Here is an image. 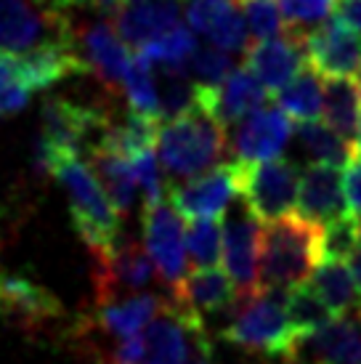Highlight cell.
Segmentation results:
<instances>
[{"label": "cell", "mask_w": 361, "mask_h": 364, "mask_svg": "<svg viewBox=\"0 0 361 364\" xmlns=\"http://www.w3.org/2000/svg\"><path fill=\"white\" fill-rule=\"evenodd\" d=\"M261 290H290L311 279L321 263V226L301 213L281 215L263 226Z\"/></svg>", "instance_id": "1"}, {"label": "cell", "mask_w": 361, "mask_h": 364, "mask_svg": "<svg viewBox=\"0 0 361 364\" xmlns=\"http://www.w3.org/2000/svg\"><path fill=\"white\" fill-rule=\"evenodd\" d=\"M221 338L247 351L292 359L301 348V338L287 314V290L263 287L242 298L229 311Z\"/></svg>", "instance_id": "2"}, {"label": "cell", "mask_w": 361, "mask_h": 364, "mask_svg": "<svg viewBox=\"0 0 361 364\" xmlns=\"http://www.w3.org/2000/svg\"><path fill=\"white\" fill-rule=\"evenodd\" d=\"M53 176L67 192L72 223L80 240L93 253H101L120 240V213L112 205L107 189L101 186L93 165L82 162L77 154H61Z\"/></svg>", "instance_id": "3"}, {"label": "cell", "mask_w": 361, "mask_h": 364, "mask_svg": "<svg viewBox=\"0 0 361 364\" xmlns=\"http://www.w3.org/2000/svg\"><path fill=\"white\" fill-rule=\"evenodd\" d=\"M226 131L210 112H191L168 120L157 131V157L173 178H197L221 165L226 154Z\"/></svg>", "instance_id": "4"}, {"label": "cell", "mask_w": 361, "mask_h": 364, "mask_svg": "<svg viewBox=\"0 0 361 364\" xmlns=\"http://www.w3.org/2000/svg\"><path fill=\"white\" fill-rule=\"evenodd\" d=\"M146 359L144 364H194L210 354V341L205 322L165 301L162 311L144 330Z\"/></svg>", "instance_id": "5"}, {"label": "cell", "mask_w": 361, "mask_h": 364, "mask_svg": "<svg viewBox=\"0 0 361 364\" xmlns=\"http://www.w3.org/2000/svg\"><path fill=\"white\" fill-rule=\"evenodd\" d=\"M93 255V290L101 306L141 295V290H146L154 282V261L149 250L133 237L117 240L112 247Z\"/></svg>", "instance_id": "6"}, {"label": "cell", "mask_w": 361, "mask_h": 364, "mask_svg": "<svg viewBox=\"0 0 361 364\" xmlns=\"http://www.w3.org/2000/svg\"><path fill=\"white\" fill-rule=\"evenodd\" d=\"M301 171L290 160L242 162V203L261 223L290 215L298 208Z\"/></svg>", "instance_id": "7"}, {"label": "cell", "mask_w": 361, "mask_h": 364, "mask_svg": "<svg viewBox=\"0 0 361 364\" xmlns=\"http://www.w3.org/2000/svg\"><path fill=\"white\" fill-rule=\"evenodd\" d=\"M45 43H72L70 21L61 11L35 9L27 0H0V48L27 53Z\"/></svg>", "instance_id": "8"}, {"label": "cell", "mask_w": 361, "mask_h": 364, "mask_svg": "<svg viewBox=\"0 0 361 364\" xmlns=\"http://www.w3.org/2000/svg\"><path fill=\"white\" fill-rule=\"evenodd\" d=\"M144 245L149 250L162 284L176 293L186 279V226L176 205L144 208Z\"/></svg>", "instance_id": "9"}, {"label": "cell", "mask_w": 361, "mask_h": 364, "mask_svg": "<svg viewBox=\"0 0 361 364\" xmlns=\"http://www.w3.org/2000/svg\"><path fill=\"white\" fill-rule=\"evenodd\" d=\"M237 197H242V162H221L173 186V205L183 218H218Z\"/></svg>", "instance_id": "10"}, {"label": "cell", "mask_w": 361, "mask_h": 364, "mask_svg": "<svg viewBox=\"0 0 361 364\" xmlns=\"http://www.w3.org/2000/svg\"><path fill=\"white\" fill-rule=\"evenodd\" d=\"M261 221L242 203L223 221V263L234 279L242 298L261 290V269H258V245L263 242Z\"/></svg>", "instance_id": "11"}, {"label": "cell", "mask_w": 361, "mask_h": 364, "mask_svg": "<svg viewBox=\"0 0 361 364\" xmlns=\"http://www.w3.org/2000/svg\"><path fill=\"white\" fill-rule=\"evenodd\" d=\"M303 48L308 67L321 77H356L361 70V35L340 19L324 21L313 30L303 32Z\"/></svg>", "instance_id": "12"}, {"label": "cell", "mask_w": 361, "mask_h": 364, "mask_svg": "<svg viewBox=\"0 0 361 364\" xmlns=\"http://www.w3.org/2000/svg\"><path fill=\"white\" fill-rule=\"evenodd\" d=\"M107 125V114L96 107H82L67 99H50L43 107V139L61 154H77L93 136L99 144Z\"/></svg>", "instance_id": "13"}, {"label": "cell", "mask_w": 361, "mask_h": 364, "mask_svg": "<svg viewBox=\"0 0 361 364\" xmlns=\"http://www.w3.org/2000/svg\"><path fill=\"white\" fill-rule=\"evenodd\" d=\"M266 99H269V88L247 67L234 70L221 85H202L200 82L202 112H210L223 125H239L252 112L266 107Z\"/></svg>", "instance_id": "14"}, {"label": "cell", "mask_w": 361, "mask_h": 364, "mask_svg": "<svg viewBox=\"0 0 361 364\" xmlns=\"http://www.w3.org/2000/svg\"><path fill=\"white\" fill-rule=\"evenodd\" d=\"M292 136L290 114L279 104L261 107L250 117L237 125L234 133V152L239 162H266L284 154Z\"/></svg>", "instance_id": "15"}, {"label": "cell", "mask_w": 361, "mask_h": 364, "mask_svg": "<svg viewBox=\"0 0 361 364\" xmlns=\"http://www.w3.org/2000/svg\"><path fill=\"white\" fill-rule=\"evenodd\" d=\"M244 64L269 91H281L308 64L303 48V32H284L279 38L255 41L244 51Z\"/></svg>", "instance_id": "16"}, {"label": "cell", "mask_w": 361, "mask_h": 364, "mask_svg": "<svg viewBox=\"0 0 361 364\" xmlns=\"http://www.w3.org/2000/svg\"><path fill=\"white\" fill-rule=\"evenodd\" d=\"M112 19H99L88 24L80 35V56L88 72H93L109 91L125 88V77L131 70V53L125 51Z\"/></svg>", "instance_id": "17"}, {"label": "cell", "mask_w": 361, "mask_h": 364, "mask_svg": "<svg viewBox=\"0 0 361 364\" xmlns=\"http://www.w3.org/2000/svg\"><path fill=\"white\" fill-rule=\"evenodd\" d=\"M168 298L178 309L205 322L208 316H218V314L234 309L237 284L229 277V272L210 266V269H197V272L186 274V279L178 284V290Z\"/></svg>", "instance_id": "18"}, {"label": "cell", "mask_w": 361, "mask_h": 364, "mask_svg": "<svg viewBox=\"0 0 361 364\" xmlns=\"http://www.w3.org/2000/svg\"><path fill=\"white\" fill-rule=\"evenodd\" d=\"M114 30L133 48H144L157 38L180 27L178 0H133L114 14Z\"/></svg>", "instance_id": "19"}, {"label": "cell", "mask_w": 361, "mask_h": 364, "mask_svg": "<svg viewBox=\"0 0 361 364\" xmlns=\"http://www.w3.org/2000/svg\"><path fill=\"white\" fill-rule=\"evenodd\" d=\"M14 67L30 91L53 88L72 75L88 72L80 51H75V43H45L27 53H14Z\"/></svg>", "instance_id": "20"}, {"label": "cell", "mask_w": 361, "mask_h": 364, "mask_svg": "<svg viewBox=\"0 0 361 364\" xmlns=\"http://www.w3.org/2000/svg\"><path fill=\"white\" fill-rule=\"evenodd\" d=\"M298 213L313 223H330L348 213L340 168L313 162L301 173Z\"/></svg>", "instance_id": "21"}, {"label": "cell", "mask_w": 361, "mask_h": 364, "mask_svg": "<svg viewBox=\"0 0 361 364\" xmlns=\"http://www.w3.org/2000/svg\"><path fill=\"white\" fill-rule=\"evenodd\" d=\"M186 21L197 35L208 38L223 51H247V21L234 3H200L191 0L186 6Z\"/></svg>", "instance_id": "22"}, {"label": "cell", "mask_w": 361, "mask_h": 364, "mask_svg": "<svg viewBox=\"0 0 361 364\" xmlns=\"http://www.w3.org/2000/svg\"><path fill=\"white\" fill-rule=\"evenodd\" d=\"M0 309L14 314L24 324L56 322L61 316V304L41 282L21 274H9L0 269Z\"/></svg>", "instance_id": "23"}, {"label": "cell", "mask_w": 361, "mask_h": 364, "mask_svg": "<svg viewBox=\"0 0 361 364\" xmlns=\"http://www.w3.org/2000/svg\"><path fill=\"white\" fill-rule=\"evenodd\" d=\"M303 343H308L313 364H361V311L332 319Z\"/></svg>", "instance_id": "24"}, {"label": "cell", "mask_w": 361, "mask_h": 364, "mask_svg": "<svg viewBox=\"0 0 361 364\" xmlns=\"http://www.w3.org/2000/svg\"><path fill=\"white\" fill-rule=\"evenodd\" d=\"M165 301L157 295H133L125 301L104 304L96 314V324L104 335H109L114 341L131 338V335L144 333L149 322L162 311Z\"/></svg>", "instance_id": "25"}, {"label": "cell", "mask_w": 361, "mask_h": 364, "mask_svg": "<svg viewBox=\"0 0 361 364\" xmlns=\"http://www.w3.org/2000/svg\"><path fill=\"white\" fill-rule=\"evenodd\" d=\"M313 290L324 298V304L330 306L335 316H345V314L361 311V287L353 277L351 266L345 261H324L313 269L311 274Z\"/></svg>", "instance_id": "26"}, {"label": "cell", "mask_w": 361, "mask_h": 364, "mask_svg": "<svg viewBox=\"0 0 361 364\" xmlns=\"http://www.w3.org/2000/svg\"><path fill=\"white\" fill-rule=\"evenodd\" d=\"M90 165H93L101 186L107 189V194H109L112 205L117 208V213L128 215L133 210V205H136V189H139L131 160L117 152H109V149L93 146L90 149Z\"/></svg>", "instance_id": "27"}, {"label": "cell", "mask_w": 361, "mask_h": 364, "mask_svg": "<svg viewBox=\"0 0 361 364\" xmlns=\"http://www.w3.org/2000/svg\"><path fill=\"white\" fill-rule=\"evenodd\" d=\"M324 117L343 139L353 144L361 125V91L351 77H332L324 85Z\"/></svg>", "instance_id": "28"}, {"label": "cell", "mask_w": 361, "mask_h": 364, "mask_svg": "<svg viewBox=\"0 0 361 364\" xmlns=\"http://www.w3.org/2000/svg\"><path fill=\"white\" fill-rule=\"evenodd\" d=\"M276 104L298 122L319 120L324 114V82L313 67H303L281 91H276Z\"/></svg>", "instance_id": "29"}, {"label": "cell", "mask_w": 361, "mask_h": 364, "mask_svg": "<svg viewBox=\"0 0 361 364\" xmlns=\"http://www.w3.org/2000/svg\"><path fill=\"white\" fill-rule=\"evenodd\" d=\"M154 144H157V120L131 112L122 122H109L96 146L117 152L131 160L136 154L151 149Z\"/></svg>", "instance_id": "30"}, {"label": "cell", "mask_w": 361, "mask_h": 364, "mask_svg": "<svg viewBox=\"0 0 361 364\" xmlns=\"http://www.w3.org/2000/svg\"><path fill=\"white\" fill-rule=\"evenodd\" d=\"M298 141H301L303 152L308 154L313 162H324V165H335L343 168L353 160V144L343 139L340 133L332 125L319 120H303L298 122Z\"/></svg>", "instance_id": "31"}, {"label": "cell", "mask_w": 361, "mask_h": 364, "mask_svg": "<svg viewBox=\"0 0 361 364\" xmlns=\"http://www.w3.org/2000/svg\"><path fill=\"white\" fill-rule=\"evenodd\" d=\"M287 314H290V322L301 338V343L335 319L332 309L313 290V284H295L287 290Z\"/></svg>", "instance_id": "32"}, {"label": "cell", "mask_w": 361, "mask_h": 364, "mask_svg": "<svg viewBox=\"0 0 361 364\" xmlns=\"http://www.w3.org/2000/svg\"><path fill=\"white\" fill-rule=\"evenodd\" d=\"M197 32L191 27H176L173 32L157 38L154 43L144 46L136 51L139 59H144L146 64H151L154 70H186L189 59L197 51Z\"/></svg>", "instance_id": "33"}, {"label": "cell", "mask_w": 361, "mask_h": 364, "mask_svg": "<svg viewBox=\"0 0 361 364\" xmlns=\"http://www.w3.org/2000/svg\"><path fill=\"white\" fill-rule=\"evenodd\" d=\"M125 99H128V107L136 114H144V117H151V120H162L160 114V91H157V72L151 64H146L144 59H133L131 70H128V77H125Z\"/></svg>", "instance_id": "34"}, {"label": "cell", "mask_w": 361, "mask_h": 364, "mask_svg": "<svg viewBox=\"0 0 361 364\" xmlns=\"http://www.w3.org/2000/svg\"><path fill=\"white\" fill-rule=\"evenodd\" d=\"M186 250L197 269H210L223 255V226L218 218H191L186 226Z\"/></svg>", "instance_id": "35"}, {"label": "cell", "mask_w": 361, "mask_h": 364, "mask_svg": "<svg viewBox=\"0 0 361 364\" xmlns=\"http://www.w3.org/2000/svg\"><path fill=\"white\" fill-rule=\"evenodd\" d=\"M359 242H361V223L353 218L351 213H345L340 218L324 223V229H321V255L330 258V261H348Z\"/></svg>", "instance_id": "36"}, {"label": "cell", "mask_w": 361, "mask_h": 364, "mask_svg": "<svg viewBox=\"0 0 361 364\" xmlns=\"http://www.w3.org/2000/svg\"><path fill=\"white\" fill-rule=\"evenodd\" d=\"M242 14L255 41H269L290 32V24L276 0H242Z\"/></svg>", "instance_id": "37"}, {"label": "cell", "mask_w": 361, "mask_h": 364, "mask_svg": "<svg viewBox=\"0 0 361 364\" xmlns=\"http://www.w3.org/2000/svg\"><path fill=\"white\" fill-rule=\"evenodd\" d=\"M191 77L202 85H221L231 72H234V61H231V53L218 48V46H197L194 56L189 59V67H186Z\"/></svg>", "instance_id": "38"}, {"label": "cell", "mask_w": 361, "mask_h": 364, "mask_svg": "<svg viewBox=\"0 0 361 364\" xmlns=\"http://www.w3.org/2000/svg\"><path fill=\"white\" fill-rule=\"evenodd\" d=\"M133 173H136V181L139 189L144 192V208L165 203V194H168V183L160 173V157L154 154V149L131 157Z\"/></svg>", "instance_id": "39"}, {"label": "cell", "mask_w": 361, "mask_h": 364, "mask_svg": "<svg viewBox=\"0 0 361 364\" xmlns=\"http://www.w3.org/2000/svg\"><path fill=\"white\" fill-rule=\"evenodd\" d=\"M281 14L290 30L301 32L303 27H319L335 14L338 0H281Z\"/></svg>", "instance_id": "40"}, {"label": "cell", "mask_w": 361, "mask_h": 364, "mask_svg": "<svg viewBox=\"0 0 361 364\" xmlns=\"http://www.w3.org/2000/svg\"><path fill=\"white\" fill-rule=\"evenodd\" d=\"M343 183H345V203H348V213L361 223V160H351L345 165L343 173Z\"/></svg>", "instance_id": "41"}, {"label": "cell", "mask_w": 361, "mask_h": 364, "mask_svg": "<svg viewBox=\"0 0 361 364\" xmlns=\"http://www.w3.org/2000/svg\"><path fill=\"white\" fill-rule=\"evenodd\" d=\"M335 19H340L343 24H348L353 32L361 35V0H338Z\"/></svg>", "instance_id": "42"}, {"label": "cell", "mask_w": 361, "mask_h": 364, "mask_svg": "<svg viewBox=\"0 0 361 364\" xmlns=\"http://www.w3.org/2000/svg\"><path fill=\"white\" fill-rule=\"evenodd\" d=\"M99 0H53V6L59 11L64 9H96Z\"/></svg>", "instance_id": "43"}, {"label": "cell", "mask_w": 361, "mask_h": 364, "mask_svg": "<svg viewBox=\"0 0 361 364\" xmlns=\"http://www.w3.org/2000/svg\"><path fill=\"white\" fill-rule=\"evenodd\" d=\"M348 266H351L353 277H356V282H359V287H361V242L356 245V250H353L351 258H348Z\"/></svg>", "instance_id": "44"}, {"label": "cell", "mask_w": 361, "mask_h": 364, "mask_svg": "<svg viewBox=\"0 0 361 364\" xmlns=\"http://www.w3.org/2000/svg\"><path fill=\"white\" fill-rule=\"evenodd\" d=\"M353 154L361 160V125H359V133H356V139H353Z\"/></svg>", "instance_id": "45"}, {"label": "cell", "mask_w": 361, "mask_h": 364, "mask_svg": "<svg viewBox=\"0 0 361 364\" xmlns=\"http://www.w3.org/2000/svg\"><path fill=\"white\" fill-rule=\"evenodd\" d=\"M30 3H35V6H41V9H50V11H59L56 6H53V0H30Z\"/></svg>", "instance_id": "46"}, {"label": "cell", "mask_w": 361, "mask_h": 364, "mask_svg": "<svg viewBox=\"0 0 361 364\" xmlns=\"http://www.w3.org/2000/svg\"><path fill=\"white\" fill-rule=\"evenodd\" d=\"M194 364H212V362H210V354H208V356H202V359H197V362H194Z\"/></svg>", "instance_id": "47"}, {"label": "cell", "mask_w": 361, "mask_h": 364, "mask_svg": "<svg viewBox=\"0 0 361 364\" xmlns=\"http://www.w3.org/2000/svg\"><path fill=\"white\" fill-rule=\"evenodd\" d=\"M200 3H237V0H200Z\"/></svg>", "instance_id": "48"}, {"label": "cell", "mask_w": 361, "mask_h": 364, "mask_svg": "<svg viewBox=\"0 0 361 364\" xmlns=\"http://www.w3.org/2000/svg\"><path fill=\"white\" fill-rule=\"evenodd\" d=\"M356 85H359V91H361V70L356 72Z\"/></svg>", "instance_id": "49"}, {"label": "cell", "mask_w": 361, "mask_h": 364, "mask_svg": "<svg viewBox=\"0 0 361 364\" xmlns=\"http://www.w3.org/2000/svg\"><path fill=\"white\" fill-rule=\"evenodd\" d=\"M122 3H133V0H122Z\"/></svg>", "instance_id": "50"}, {"label": "cell", "mask_w": 361, "mask_h": 364, "mask_svg": "<svg viewBox=\"0 0 361 364\" xmlns=\"http://www.w3.org/2000/svg\"><path fill=\"white\" fill-rule=\"evenodd\" d=\"M287 364H298V362H287Z\"/></svg>", "instance_id": "51"}]
</instances>
